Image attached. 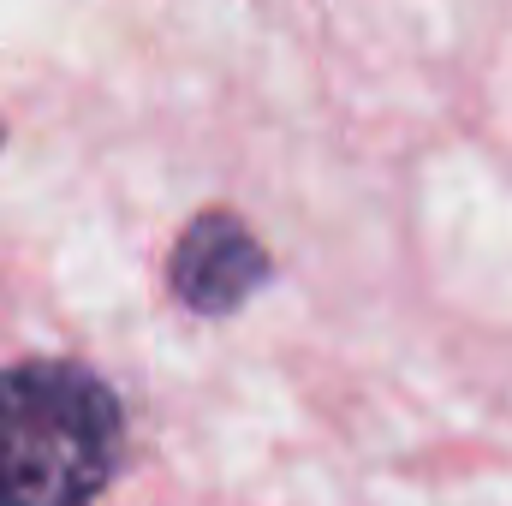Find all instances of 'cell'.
<instances>
[{
  "label": "cell",
  "instance_id": "obj_2",
  "mask_svg": "<svg viewBox=\"0 0 512 506\" xmlns=\"http://www.w3.org/2000/svg\"><path fill=\"white\" fill-rule=\"evenodd\" d=\"M173 292L197 316H233L268 280V251L233 209H203L173 245Z\"/></svg>",
  "mask_w": 512,
  "mask_h": 506
},
{
  "label": "cell",
  "instance_id": "obj_1",
  "mask_svg": "<svg viewBox=\"0 0 512 506\" xmlns=\"http://www.w3.org/2000/svg\"><path fill=\"white\" fill-rule=\"evenodd\" d=\"M126 453L114 387L72 358L0 370V506H96Z\"/></svg>",
  "mask_w": 512,
  "mask_h": 506
},
{
  "label": "cell",
  "instance_id": "obj_3",
  "mask_svg": "<svg viewBox=\"0 0 512 506\" xmlns=\"http://www.w3.org/2000/svg\"><path fill=\"white\" fill-rule=\"evenodd\" d=\"M0 143H6V126H0Z\"/></svg>",
  "mask_w": 512,
  "mask_h": 506
}]
</instances>
